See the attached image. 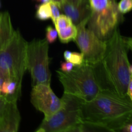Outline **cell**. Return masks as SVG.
Returning <instances> with one entry per match:
<instances>
[{
	"label": "cell",
	"mask_w": 132,
	"mask_h": 132,
	"mask_svg": "<svg viewBox=\"0 0 132 132\" xmlns=\"http://www.w3.org/2000/svg\"><path fill=\"white\" fill-rule=\"evenodd\" d=\"M49 2L46 3H41V5H39L36 14V18L37 19L45 21L51 18V8Z\"/></svg>",
	"instance_id": "obj_15"
},
{
	"label": "cell",
	"mask_w": 132,
	"mask_h": 132,
	"mask_svg": "<svg viewBox=\"0 0 132 132\" xmlns=\"http://www.w3.org/2000/svg\"><path fill=\"white\" fill-rule=\"evenodd\" d=\"M21 84L11 79L3 81L1 90V95L6 97L10 100L18 101L21 95Z\"/></svg>",
	"instance_id": "obj_13"
},
{
	"label": "cell",
	"mask_w": 132,
	"mask_h": 132,
	"mask_svg": "<svg viewBox=\"0 0 132 132\" xmlns=\"http://www.w3.org/2000/svg\"><path fill=\"white\" fill-rule=\"evenodd\" d=\"M58 37L57 31L51 26H48L46 28V39L49 43H53Z\"/></svg>",
	"instance_id": "obj_19"
},
{
	"label": "cell",
	"mask_w": 132,
	"mask_h": 132,
	"mask_svg": "<svg viewBox=\"0 0 132 132\" xmlns=\"http://www.w3.org/2000/svg\"><path fill=\"white\" fill-rule=\"evenodd\" d=\"M15 100L7 99L0 119V132H17L20 123V113Z\"/></svg>",
	"instance_id": "obj_10"
},
{
	"label": "cell",
	"mask_w": 132,
	"mask_h": 132,
	"mask_svg": "<svg viewBox=\"0 0 132 132\" xmlns=\"http://www.w3.org/2000/svg\"><path fill=\"white\" fill-rule=\"evenodd\" d=\"M60 10L71 19L76 26L85 21H88L91 14L88 0L79 6L73 5L66 0H62L60 4Z\"/></svg>",
	"instance_id": "obj_11"
},
{
	"label": "cell",
	"mask_w": 132,
	"mask_h": 132,
	"mask_svg": "<svg viewBox=\"0 0 132 132\" xmlns=\"http://www.w3.org/2000/svg\"><path fill=\"white\" fill-rule=\"evenodd\" d=\"M75 67L74 64L70 61L63 62L61 64V70L63 72H69Z\"/></svg>",
	"instance_id": "obj_20"
},
{
	"label": "cell",
	"mask_w": 132,
	"mask_h": 132,
	"mask_svg": "<svg viewBox=\"0 0 132 132\" xmlns=\"http://www.w3.org/2000/svg\"><path fill=\"white\" fill-rule=\"evenodd\" d=\"M62 106L50 118L43 120L36 132H79L82 123L81 106L84 101L75 95L64 93Z\"/></svg>",
	"instance_id": "obj_4"
},
{
	"label": "cell",
	"mask_w": 132,
	"mask_h": 132,
	"mask_svg": "<svg viewBox=\"0 0 132 132\" xmlns=\"http://www.w3.org/2000/svg\"><path fill=\"white\" fill-rule=\"evenodd\" d=\"M6 102H7V98L3 95H0V119H1V116H2L3 112Z\"/></svg>",
	"instance_id": "obj_21"
},
{
	"label": "cell",
	"mask_w": 132,
	"mask_h": 132,
	"mask_svg": "<svg viewBox=\"0 0 132 132\" xmlns=\"http://www.w3.org/2000/svg\"><path fill=\"white\" fill-rule=\"evenodd\" d=\"M118 9L123 15L132 10V0H121L118 3Z\"/></svg>",
	"instance_id": "obj_17"
},
{
	"label": "cell",
	"mask_w": 132,
	"mask_h": 132,
	"mask_svg": "<svg viewBox=\"0 0 132 132\" xmlns=\"http://www.w3.org/2000/svg\"><path fill=\"white\" fill-rule=\"evenodd\" d=\"M30 101L34 106L47 119L57 112L62 106V101L53 92L50 85L39 84L32 86Z\"/></svg>",
	"instance_id": "obj_9"
},
{
	"label": "cell",
	"mask_w": 132,
	"mask_h": 132,
	"mask_svg": "<svg viewBox=\"0 0 132 132\" xmlns=\"http://www.w3.org/2000/svg\"><path fill=\"white\" fill-rule=\"evenodd\" d=\"M127 95L130 97L132 101V76L131 77V79H130V82L128 84V86L127 89Z\"/></svg>",
	"instance_id": "obj_22"
},
{
	"label": "cell",
	"mask_w": 132,
	"mask_h": 132,
	"mask_svg": "<svg viewBox=\"0 0 132 132\" xmlns=\"http://www.w3.org/2000/svg\"><path fill=\"white\" fill-rule=\"evenodd\" d=\"M125 43L126 44V46H127L128 49L130 50L132 52V37H125Z\"/></svg>",
	"instance_id": "obj_23"
},
{
	"label": "cell",
	"mask_w": 132,
	"mask_h": 132,
	"mask_svg": "<svg viewBox=\"0 0 132 132\" xmlns=\"http://www.w3.org/2000/svg\"><path fill=\"white\" fill-rule=\"evenodd\" d=\"M106 48L103 59L93 67L101 89H109L122 97L127 96L131 79L128 47L118 27L106 41Z\"/></svg>",
	"instance_id": "obj_1"
},
{
	"label": "cell",
	"mask_w": 132,
	"mask_h": 132,
	"mask_svg": "<svg viewBox=\"0 0 132 132\" xmlns=\"http://www.w3.org/2000/svg\"><path fill=\"white\" fill-rule=\"evenodd\" d=\"M48 44L45 39H33L27 43V70L30 73L32 86L39 84L50 86Z\"/></svg>",
	"instance_id": "obj_7"
},
{
	"label": "cell",
	"mask_w": 132,
	"mask_h": 132,
	"mask_svg": "<svg viewBox=\"0 0 132 132\" xmlns=\"http://www.w3.org/2000/svg\"><path fill=\"white\" fill-rule=\"evenodd\" d=\"M64 58L67 61H70L75 66L81 65L84 62V56L82 53L72 52L66 50L64 52Z\"/></svg>",
	"instance_id": "obj_16"
},
{
	"label": "cell",
	"mask_w": 132,
	"mask_h": 132,
	"mask_svg": "<svg viewBox=\"0 0 132 132\" xmlns=\"http://www.w3.org/2000/svg\"><path fill=\"white\" fill-rule=\"evenodd\" d=\"M66 1H68L69 3L73 4V5H76V6H79V5H81V4L83 3L84 2H85L87 0H66Z\"/></svg>",
	"instance_id": "obj_24"
},
{
	"label": "cell",
	"mask_w": 132,
	"mask_h": 132,
	"mask_svg": "<svg viewBox=\"0 0 132 132\" xmlns=\"http://www.w3.org/2000/svg\"><path fill=\"white\" fill-rule=\"evenodd\" d=\"M4 79H3V77L0 76V95H1V86H2V84L3 82Z\"/></svg>",
	"instance_id": "obj_25"
},
{
	"label": "cell",
	"mask_w": 132,
	"mask_h": 132,
	"mask_svg": "<svg viewBox=\"0 0 132 132\" xmlns=\"http://www.w3.org/2000/svg\"><path fill=\"white\" fill-rule=\"evenodd\" d=\"M0 6H1V4H0Z\"/></svg>",
	"instance_id": "obj_30"
},
{
	"label": "cell",
	"mask_w": 132,
	"mask_h": 132,
	"mask_svg": "<svg viewBox=\"0 0 132 132\" xmlns=\"http://www.w3.org/2000/svg\"><path fill=\"white\" fill-rule=\"evenodd\" d=\"M49 3H50V8H51V19L54 24L57 19V18H59V15H61L60 5L57 3L54 2L52 1H50Z\"/></svg>",
	"instance_id": "obj_18"
},
{
	"label": "cell",
	"mask_w": 132,
	"mask_h": 132,
	"mask_svg": "<svg viewBox=\"0 0 132 132\" xmlns=\"http://www.w3.org/2000/svg\"><path fill=\"white\" fill-rule=\"evenodd\" d=\"M15 31L10 14L8 12L0 13V51L3 50L11 41Z\"/></svg>",
	"instance_id": "obj_12"
},
{
	"label": "cell",
	"mask_w": 132,
	"mask_h": 132,
	"mask_svg": "<svg viewBox=\"0 0 132 132\" xmlns=\"http://www.w3.org/2000/svg\"><path fill=\"white\" fill-rule=\"evenodd\" d=\"M88 21H85L76 26L77 32L74 41L83 54L84 62L94 67L103 59L106 42L101 39L93 31L86 28Z\"/></svg>",
	"instance_id": "obj_8"
},
{
	"label": "cell",
	"mask_w": 132,
	"mask_h": 132,
	"mask_svg": "<svg viewBox=\"0 0 132 132\" xmlns=\"http://www.w3.org/2000/svg\"><path fill=\"white\" fill-rule=\"evenodd\" d=\"M36 1H37V2L41 3H48L51 0H36Z\"/></svg>",
	"instance_id": "obj_26"
},
{
	"label": "cell",
	"mask_w": 132,
	"mask_h": 132,
	"mask_svg": "<svg viewBox=\"0 0 132 132\" xmlns=\"http://www.w3.org/2000/svg\"><path fill=\"white\" fill-rule=\"evenodd\" d=\"M57 73L64 88V93L75 95L85 102L92 100L102 90L93 67L85 62L75 66L70 72H63L59 70Z\"/></svg>",
	"instance_id": "obj_3"
},
{
	"label": "cell",
	"mask_w": 132,
	"mask_h": 132,
	"mask_svg": "<svg viewBox=\"0 0 132 132\" xmlns=\"http://www.w3.org/2000/svg\"><path fill=\"white\" fill-rule=\"evenodd\" d=\"M51 1H54V2H55V3H59V5L61 4V3L62 0H51Z\"/></svg>",
	"instance_id": "obj_28"
},
{
	"label": "cell",
	"mask_w": 132,
	"mask_h": 132,
	"mask_svg": "<svg viewBox=\"0 0 132 132\" xmlns=\"http://www.w3.org/2000/svg\"><path fill=\"white\" fill-rule=\"evenodd\" d=\"M81 119L98 126L102 131H121L132 113V101L109 89H102L94 99L83 102Z\"/></svg>",
	"instance_id": "obj_2"
},
{
	"label": "cell",
	"mask_w": 132,
	"mask_h": 132,
	"mask_svg": "<svg viewBox=\"0 0 132 132\" xmlns=\"http://www.w3.org/2000/svg\"><path fill=\"white\" fill-rule=\"evenodd\" d=\"M126 123H131V124H132V113L131 114V116H130V118L128 119V120L127 122H126ZM124 126H125V125H124Z\"/></svg>",
	"instance_id": "obj_27"
},
{
	"label": "cell",
	"mask_w": 132,
	"mask_h": 132,
	"mask_svg": "<svg viewBox=\"0 0 132 132\" xmlns=\"http://www.w3.org/2000/svg\"><path fill=\"white\" fill-rule=\"evenodd\" d=\"M91 14L88 28L103 41L112 36L122 21V14L118 9L116 0H88Z\"/></svg>",
	"instance_id": "obj_5"
},
{
	"label": "cell",
	"mask_w": 132,
	"mask_h": 132,
	"mask_svg": "<svg viewBox=\"0 0 132 132\" xmlns=\"http://www.w3.org/2000/svg\"><path fill=\"white\" fill-rule=\"evenodd\" d=\"M130 71H131V76H132V66L130 67Z\"/></svg>",
	"instance_id": "obj_29"
},
{
	"label": "cell",
	"mask_w": 132,
	"mask_h": 132,
	"mask_svg": "<svg viewBox=\"0 0 132 132\" xmlns=\"http://www.w3.org/2000/svg\"><path fill=\"white\" fill-rule=\"evenodd\" d=\"M58 37L59 40L63 43H67L70 41H74L77 36L76 26L72 23L65 28L57 30Z\"/></svg>",
	"instance_id": "obj_14"
},
{
	"label": "cell",
	"mask_w": 132,
	"mask_h": 132,
	"mask_svg": "<svg viewBox=\"0 0 132 132\" xmlns=\"http://www.w3.org/2000/svg\"><path fill=\"white\" fill-rule=\"evenodd\" d=\"M27 41L18 30L9 45L0 51V76L22 84L27 70Z\"/></svg>",
	"instance_id": "obj_6"
}]
</instances>
